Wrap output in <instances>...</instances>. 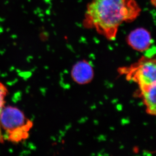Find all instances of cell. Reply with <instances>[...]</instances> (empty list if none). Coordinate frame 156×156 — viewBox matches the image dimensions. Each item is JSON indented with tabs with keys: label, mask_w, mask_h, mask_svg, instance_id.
Wrapping results in <instances>:
<instances>
[{
	"label": "cell",
	"mask_w": 156,
	"mask_h": 156,
	"mask_svg": "<svg viewBox=\"0 0 156 156\" xmlns=\"http://www.w3.org/2000/svg\"><path fill=\"white\" fill-rule=\"evenodd\" d=\"M140 12L135 0H92L87 7L83 25L113 41L120 25L136 19Z\"/></svg>",
	"instance_id": "1"
},
{
	"label": "cell",
	"mask_w": 156,
	"mask_h": 156,
	"mask_svg": "<svg viewBox=\"0 0 156 156\" xmlns=\"http://www.w3.org/2000/svg\"><path fill=\"white\" fill-rule=\"evenodd\" d=\"M33 125L32 121L16 108L4 107L0 115V127L4 140L19 143L26 140Z\"/></svg>",
	"instance_id": "2"
},
{
	"label": "cell",
	"mask_w": 156,
	"mask_h": 156,
	"mask_svg": "<svg viewBox=\"0 0 156 156\" xmlns=\"http://www.w3.org/2000/svg\"><path fill=\"white\" fill-rule=\"evenodd\" d=\"M156 68L155 59L147 56L124 71L128 80L134 81L143 90L156 84Z\"/></svg>",
	"instance_id": "3"
},
{
	"label": "cell",
	"mask_w": 156,
	"mask_h": 156,
	"mask_svg": "<svg viewBox=\"0 0 156 156\" xmlns=\"http://www.w3.org/2000/svg\"><path fill=\"white\" fill-rule=\"evenodd\" d=\"M128 44L139 52L147 51L152 44L150 33L145 28H137L130 32L127 37Z\"/></svg>",
	"instance_id": "4"
},
{
	"label": "cell",
	"mask_w": 156,
	"mask_h": 156,
	"mask_svg": "<svg viewBox=\"0 0 156 156\" xmlns=\"http://www.w3.org/2000/svg\"><path fill=\"white\" fill-rule=\"evenodd\" d=\"M71 76L76 83L86 84L90 83L94 76L91 65L86 61L77 63L72 68Z\"/></svg>",
	"instance_id": "5"
},
{
	"label": "cell",
	"mask_w": 156,
	"mask_h": 156,
	"mask_svg": "<svg viewBox=\"0 0 156 156\" xmlns=\"http://www.w3.org/2000/svg\"><path fill=\"white\" fill-rule=\"evenodd\" d=\"M140 90V95L143 98L147 111L151 115L156 114V84L144 88Z\"/></svg>",
	"instance_id": "6"
},
{
	"label": "cell",
	"mask_w": 156,
	"mask_h": 156,
	"mask_svg": "<svg viewBox=\"0 0 156 156\" xmlns=\"http://www.w3.org/2000/svg\"><path fill=\"white\" fill-rule=\"evenodd\" d=\"M7 90L6 87L1 82H0V115L2 111V110L4 107L5 98L7 95ZM4 141V140L3 139L1 129L0 127V143H3Z\"/></svg>",
	"instance_id": "7"
},
{
	"label": "cell",
	"mask_w": 156,
	"mask_h": 156,
	"mask_svg": "<svg viewBox=\"0 0 156 156\" xmlns=\"http://www.w3.org/2000/svg\"><path fill=\"white\" fill-rule=\"evenodd\" d=\"M153 0H152V2H153ZM154 2H155V0H154Z\"/></svg>",
	"instance_id": "8"
}]
</instances>
